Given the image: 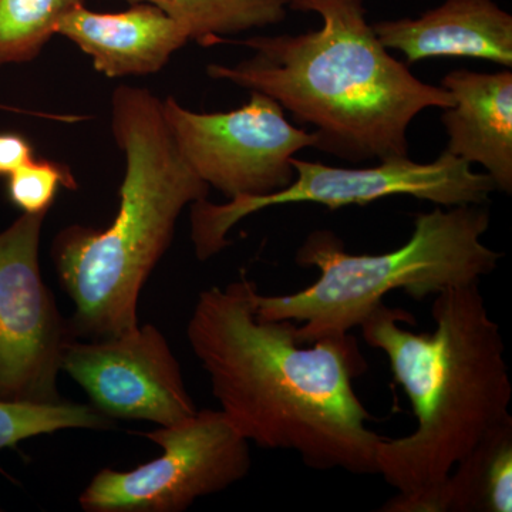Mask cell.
<instances>
[{"instance_id":"5b68a950","label":"cell","mask_w":512,"mask_h":512,"mask_svg":"<svg viewBox=\"0 0 512 512\" xmlns=\"http://www.w3.org/2000/svg\"><path fill=\"white\" fill-rule=\"evenodd\" d=\"M490 211L481 205L437 207L414 218L409 241L384 254H350L333 231L318 229L296 252L303 268H316L315 284L289 295L256 296V316L292 320L302 342L346 335L359 328L384 296L403 291L416 301L493 274L500 252L483 242Z\"/></svg>"},{"instance_id":"d6986e66","label":"cell","mask_w":512,"mask_h":512,"mask_svg":"<svg viewBox=\"0 0 512 512\" xmlns=\"http://www.w3.org/2000/svg\"><path fill=\"white\" fill-rule=\"evenodd\" d=\"M35 158L28 138L18 133H0V177H9Z\"/></svg>"},{"instance_id":"3957f363","label":"cell","mask_w":512,"mask_h":512,"mask_svg":"<svg viewBox=\"0 0 512 512\" xmlns=\"http://www.w3.org/2000/svg\"><path fill=\"white\" fill-rule=\"evenodd\" d=\"M319 29L241 40L254 56L210 64L214 80L264 93L318 136V150L362 163L409 157L410 124L427 109L453 106L441 86L421 82L390 55L367 22L365 0H288Z\"/></svg>"},{"instance_id":"30bf717a","label":"cell","mask_w":512,"mask_h":512,"mask_svg":"<svg viewBox=\"0 0 512 512\" xmlns=\"http://www.w3.org/2000/svg\"><path fill=\"white\" fill-rule=\"evenodd\" d=\"M62 372L111 420H144L165 427L197 412L177 357L151 323L113 338L70 340Z\"/></svg>"},{"instance_id":"52a82bcc","label":"cell","mask_w":512,"mask_h":512,"mask_svg":"<svg viewBox=\"0 0 512 512\" xmlns=\"http://www.w3.org/2000/svg\"><path fill=\"white\" fill-rule=\"evenodd\" d=\"M163 456L130 471L104 468L80 494L87 512H181L247 477L249 441L221 410L143 433Z\"/></svg>"},{"instance_id":"4fadbf2b","label":"cell","mask_w":512,"mask_h":512,"mask_svg":"<svg viewBox=\"0 0 512 512\" xmlns=\"http://www.w3.org/2000/svg\"><path fill=\"white\" fill-rule=\"evenodd\" d=\"M441 87L454 104L444 109L448 153L485 168L495 190L512 192V73L457 69Z\"/></svg>"},{"instance_id":"9a60e30c","label":"cell","mask_w":512,"mask_h":512,"mask_svg":"<svg viewBox=\"0 0 512 512\" xmlns=\"http://www.w3.org/2000/svg\"><path fill=\"white\" fill-rule=\"evenodd\" d=\"M150 3L183 26L190 42L214 46L225 36L284 22L288 0H127Z\"/></svg>"},{"instance_id":"7a4b0ae2","label":"cell","mask_w":512,"mask_h":512,"mask_svg":"<svg viewBox=\"0 0 512 512\" xmlns=\"http://www.w3.org/2000/svg\"><path fill=\"white\" fill-rule=\"evenodd\" d=\"M431 315L434 332L414 333L400 326L413 325L409 312L382 303L359 325L387 356L417 420L412 434L383 437L377 448V474L397 491L382 512H427L458 461L511 416L503 335L480 284L439 293Z\"/></svg>"},{"instance_id":"7c38bea8","label":"cell","mask_w":512,"mask_h":512,"mask_svg":"<svg viewBox=\"0 0 512 512\" xmlns=\"http://www.w3.org/2000/svg\"><path fill=\"white\" fill-rule=\"evenodd\" d=\"M373 30L409 64L451 56L512 66V16L494 0H444L419 18L383 20Z\"/></svg>"},{"instance_id":"ac0fdd59","label":"cell","mask_w":512,"mask_h":512,"mask_svg":"<svg viewBox=\"0 0 512 512\" xmlns=\"http://www.w3.org/2000/svg\"><path fill=\"white\" fill-rule=\"evenodd\" d=\"M8 197L23 214L49 212L60 188L76 190L72 171L49 160H36L9 175Z\"/></svg>"},{"instance_id":"277c9868","label":"cell","mask_w":512,"mask_h":512,"mask_svg":"<svg viewBox=\"0 0 512 512\" xmlns=\"http://www.w3.org/2000/svg\"><path fill=\"white\" fill-rule=\"evenodd\" d=\"M111 131L126 160L116 218L106 229L70 225L52 245L79 339L113 338L140 325L141 291L170 248L178 218L210 192L175 143L163 100L150 90H114Z\"/></svg>"},{"instance_id":"6da1fadb","label":"cell","mask_w":512,"mask_h":512,"mask_svg":"<svg viewBox=\"0 0 512 512\" xmlns=\"http://www.w3.org/2000/svg\"><path fill=\"white\" fill-rule=\"evenodd\" d=\"M258 286L242 272L198 295L187 325L221 412L248 441L295 451L313 470L377 474L383 437L353 389L366 370L356 339L302 342L292 320L256 316Z\"/></svg>"},{"instance_id":"8fae6325","label":"cell","mask_w":512,"mask_h":512,"mask_svg":"<svg viewBox=\"0 0 512 512\" xmlns=\"http://www.w3.org/2000/svg\"><path fill=\"white\" fill-rule=\"evenodd\" d=\"M93 60L104 76H147L164 69L188 42L187 30L150 3H134L117 13H100L80 5L57 28Z\"/></svg>"},{"instance_id":"2e32d148","label":"cell","mask_w":512,"mask_h":512,"mask_svg":"<svg viewBox=\"0 0 512 512\" xmlns=\"http://www.w3.org/2000/svg\"><path fill=\"white\" fill-rule=\"evenodd\" d=\"M84 0H0V66L32 62Z\"/></svg>"},{"instance_id":"8992f818","label":"cell","mask_w":512,"mask_h":512,"mask_svg":"<svg viewBox=\"0 0 512 512\" xmlns=\"http://www.w3.org/2000/svg\"><path fill=\"white\" fill-rule=\"evenodd\" d=\"M295 178L288 187L256 198L214 204L207 198L191 205V239L195 255L207 261L231 244L229 231L249 215L286 204H319L335 211L367 205L394 195H409L440 207L481 205L495 191L487 174L444 150L430 163L409 157L380 161L375 167H330L319 161L292 160Z\"/></svg>"},{"instance_id":"ba28073f","label":"cell","mask_w":512,"mask_h":512,"mask_svg":"<svg viewBox=\"0 0 512 512\" xmlns=\"http://www.w3.org/2000/svg\"><path fill=\"white\" fill-rule=\"evenodd\" d=\"M285 113L259 92L225 113H195L174 97L163 100L164 119L185 160L228 200L284 190L295 178L296 154L318 147L315 131L293 126Z\"/></svg>"},{"instance_id":"5bb4252c","label":"cell","mask_w":512,"mask_h":512,"mask_svg":"<svg viewBox=\"0 0 512 512\" xmlns=\"http://www.w3.org/2000/svg\"><path fill=\"white\" fill-rule=\"evenodd\" d=\"M512 511V417L488 431L461 458L427 512Z\"/></svg>"},{"instance_id":"9c48e42d","label":"cell","mask_w":512,"mask_h":512,"mask_svg":"<svg viewBox=\"0 0 512 512\" xmlns=\"http://www.w3.org/2000/svg\"><path fill=\"white\" fill-rule=\"evenodd\" d=\"M47 214H22L0 232V399L12 402L63 400L57 380L76 338L40 271Z\"/></svg>"},{"instance_id":"e0dca14e","label":"cell","mask_w":512,"mask_h":512,"mask_svg":"<svg viewBox=\"0 0 512 512\" xmlns=\"http://www.w3.org/2000/svg\"><path fill=\"white\" fill-rule=\"evenodd\" d=\"M114 420L97 412L92 404L66 402L28 403L0 399V451L20 441L56 431L109 430Z\"/></svg>"}]
</instances>
